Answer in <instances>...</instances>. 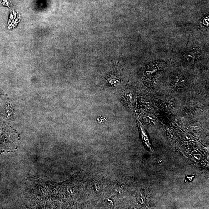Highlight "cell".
I'll use <instances>...</instances> for the list:
<instances>
[{
    "mask_svg": "<svg viewBox=\"0 0 209 209\" xmlns=\"http://www.w3.org/2000/svg\"><path fill=\"white\" fill-rule=\"evenodd\" d=\"M138 124H139L140 129L141 135H142V139H143L144 142H145L147 146L149 147V149H151L150 144V143H149V139H148L147 135H146V132H145L144 129L143 127L142 126V124H141L140 122L138 120Z\"/></svg>",
    "mask_w": 209,
    "mask_h": 209,
    "instance_id": "6da1fadb",
    "label": "cell"
}]
</instances>
